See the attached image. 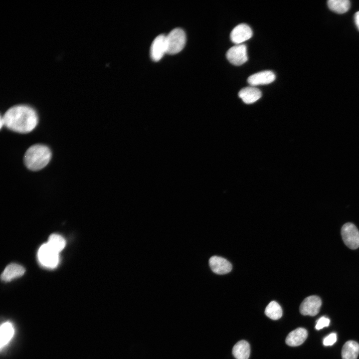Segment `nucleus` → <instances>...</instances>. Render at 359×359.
Wrapping results in <instances>:
<instances>
[{
    "mask_svg": "<svg viewBox=\"0 0 359 359\" xmlns=\"http://www.w3.org/2000/svg\"><path fill=\"white\" fill-rule=\"evenodd\" d=\"M51 158V152L48 147L36 144L27 150L24 156V163L28 169L36 171L44 168Z\"/></svg>",
    "mask_w": 359,
    "mask_h": 359,
    "instance_id": "nucleus-2",
    "label": "nucleus"
},
{
    "mask_svg": "<svg viewBox=\"0 0 359 359\" xmlns=\"http://www.w3.org/2000/svg\"><path fill=\"white\" fill-rule=\"evenodd\" d=\"M3 125L9 130L19 133H27L36 126L38 118L35 110L24 104L14 105L9 108L0 117Z\"/></svg>",
    "mask_w": 359,
    "mask_h": 359,
    "instance_id": "nucleus-1",
    "label": "nucleus"
},
{
    "mask_svg": "<svg viewBox=\"0 0 359 359\" xmlns=\"http://www.w3.org/2000/svg\"><path fill=\"white\" fill-rule=\"evenodd\" d=\"M307 337V331L304 328H298L291 331L287 335L285 342L289 346H299L305 342Z\"/></svg>",
    "mask_w": 359,
    "mask_h": 359,
    "instance_id": "nucleus-12",
    "label": "nucleus"
},
{
    "mask_svg": "<svg viewBox=\"0 0 359 359\" xmlns=\"http://www.w3.org/2000/svg\"><path fill=\"white\" fill-rule=\"evenodd\" d=\"M14 330L12 325L9 322L2 324L0 327V347L4 346L11 339Z\"/></svg>",
    "mask_w": 359,
    "mask_h": 359,
    "instance_id": "nucleus-19",
    "label": "nucleus"
},
{
    "mask_svg": "<svg viewBox=\"0 0 359 359\" xmlns=\"http://www.w3.org/2000/svg\"><path fill=\"white\" fill-rule=\"evenodd\" d=\"M232 353L236 359H248L250 353V345L245 340L239 341L233 346Z\"/></svg>",
    "mask_w": 359,
    "mask_h": 359,
    "instance_id": "nucleus-15",
    "label": "nucleus"
},
{
    "mask_svg": "<svg viewBox=\"0 0 359 359\" xmlns=\"http://www.w3.org/2000/svg\"><path fill=\"white\" fill-rule=\"evenodd\" d=\"M186 42V35L180 28L172 30L166 35L167 53L175 54L180 52Z\"/></svg>",
    "mask_w": 359,
    "mask_h": 359,
    "instance_id": "nucleus-3",
    "label": "nucleus"
},
{
    "mask_svg": "<svg viewBox=\"0 0 359 359\" xmlns=\"http://www.w3.org/2000/svg\"><path fill=\"white\" fill-rule=\"evenodd\" d=\"M167 53L166 35L160 34L153 40L150 48V56L152 60L157 62Z\"/></svg>",
    "mask_w": 359,
    "mask_h": 359,
    "instance_id": "nucleus-8",
    "label": "nucleus"
},
{
    "mask_svg": "<svg viewBox=\"0 0 359 359\" xmlns=\"http://www.w3.org/2000/svg\"><path fill=\"white\" fill-rule=\"evenodd\" d=\"M38 258L43 266L54 268L59 262V253L52 248L47 243H44L38 250Z\"/></svg>",
    "mask_w": 359,
    "mask_h": 359,
    "instance_id": "nucleus-5",
    "label": "nucleus"
},
{
    "mask_svg": "<svg viewBox=\"0 0 359 359\" xmlns=\"http://www.w3.org/2000/svg\"><path fill=\"white\" fill-rule=\"evenodd\" d=\"M227 60L232 64L239 66L248 60L247 47L245 44H237L230 48L226 52Z\"/></svg>",
    "mask_w": 359,
    "mask_h": 359,
    "instance_id": "nucleus-6",
    "label": "nucleus"
},
{
    "mask_svg": "<svg viewBox=\"0 0 359 359\" xmlns=\"http://www.w3.org/2000/svg\"><path fill=\"white\" fill-rule=\"evenodd\" d=\"M328 5L332 11L342 14L348 11L351 3L348 0H330L328 1Z\"/></svg>",
    "mask_w": 359,
    "mask_h": 359,
    "instance_id": "nucleus-17",
    "label": "nucleus"
},
{
    "mask_svg": "<svg viewBox=\"0 0 359 359\" xmlns=\"http://www.w3.org/2000/svg\"><path fill=\"white\" fill-rule=\"evenodd\" d=\"M211 270L217 274H225L231 271L232 265L227 260L221 257L213 256L209 259Z\"/></svg>",
    "mask_w": 359,
    "mask_h": 359,
    "instance_id": "nucleus-10",
    "label": "nucleus"
},
{
    "mask_svg": "<svg viewBox=\"0 0 359 359\" xmlns=\"http://www.w3.org/2000/svg\"><path fill=\"white\" fill-rule=\"evenodd\" d=\"M341 234L345 245L352 250L359 247V230L351 222L345 223L341 228Z\"/></svg>",
    "mask_w": 359,
    "mask_h": 359,
    "instance_id": "nucleus-4",
    "label": "nucleus"
},
{
    "mask_svg": "<svg viewBox=\"0 0 359 359\" xmlns=\"http://www.w3.org/2000/svg\"><path fill=\"white\" fill-rule=\"evenodd\" d=\"M355 21L356 24L359 30V11H357L355 14Z\"/></svg>",
    "mask_w": 359,
    "mask_h": 359,
    "instance_id": "nucleus-23",
    "label": "nucleus"
},
{
    "mask_svg": "<svg viewBox=\"0 0 359 359\" xmlns=\"http://www.w3.org/2000/svg\"><path fill=\"white\" fill-rule=\"evenodd\" d=\"M321 305L322 300L319 296H309L305 298L300 304V313L305 316H314L319 313Z\"/></svg>",
    "mask_w": 359,
    "mask_h": 359,
    "instance_id": "nucleus-7",
    "label": "nucleus"
},
{
    "mask_svg": "<svg viewBox=\"0 0 359 359\" xmlns=\"http://www.w3.org/2000/svg\"><path fill=\"white\" fill-rule=\"evenodd\" d=\"M238 96L245 103L251 104L259 99L262 93L259 89L250 86L242 89L239 92Z\"/></svg>",
    "mask_w": 359,
    "mask_h": 359,
    "instance_id": "nucleus-14",
    "label": "nucleus"
},
{
    "mask_svg": "<svg viewBox=\"0 0 359 359\" xmlns=\"http://www.w3.org/2000/svg\"><path fill=\"white\" fill-rule=\"evenodd\" d=\"M275 78V75L272 71L265 70L250 75L247 79V82L251 86H255L268 84L273 82Z\"/></svg>",
    "mask_w": 359,
    "mask_h": 359,
    "instance_id": "nucleus-11",
    "label": "nucleus"
},
{
    "mask_svg": "<svg viewBox=\"0 0 359 359\" xmlns=\"http://www.w3.org/2000/svg\"><path fill=\"white\" fill-rule=\"evenodd\" d=\"M337 341V335L332 333L324 338L323 345L325 346H332Z\"/></svg>",
    "mask_w": 359,
    "mask_h": 359,
    "instance_id": "nucleus-22",
    "label": "nucleus"
},
{
    "mask_svg": "<svg viewBox=\"0 0 359 359\" xmlns=\"http://www.w3.org/2000/svg\"><path fill=\"white\" fill-rule=\"evenodd\" d=\"M330 319L325 317H321L317 322L315 329L317 330H321L324 327H328L330 324Z\"/></svg>",
    "mask_w": 359,
    "mask_h": 359,
    "instance_id": "nucleus-21",
    "label": "nucleus"
},
{
    "mask_svg": "<svg viewBox=\"0 0 359 359\" xmlns=\"http://www.w3.org/2000/svg\"><path fill=\"white\" fill-rule=\"evenodd\" d=\"M265 314L270 319L277 320L281 318L283 312L280 305L277 302L272 301L266 307Z\"/></svg>",
    "mask_w": 359,
    "mask_h": 359,
    "instance_id": "nucleus-18",
    "label": "nucleus"
},
{
    "mask_svg": "<svg viewBox=\"0 0 359 359\" xmlns=\"http://www.w3.org/2000/svg\"><path fill=\"white\" fill-rule=\"evenodd\" d=\"M359 354V344L354 341H349L342 350V359H357Z\"/></svg>",
    "mask_w": 359,
    "mask_h": 359,
    "instance_id": "nucleus-16",
    "label": "nucleus"
},
{
    "mask_svg": "<svg viewBox=\"0 0 359 359\" xmlns=\"http://www.w3.org/2000/svg\"><path fill=\"white\" fill-rule=\"evenodd\" d=\"M252 34V30L249 26L241 23L232 29L230 33V39L234 43L239 44L250 39Z\"/></svg>",
    "mask_w": 359,
    "mask_h": 359,
    "instance_id": "nucleus-9",
    "label": "nucleus"
},
{
    "mask_svg": "<svg viewBox=\"0 0 359 359\" xmlns=\"http://www.w3.org/2000/svg\"><path fill=\"white\" fill-rule=\"evenodd\" d=\"M24 272L25 269L23 267L18 264L11 263L8 265L2 272L1 279L4 282H9L22 276Z\"/></svg>",
    "mask_w": 359,
    "mask_h": 359,
    "instance_id": "nucleus-13",
    "label": "nucleus"
},
{
    "mask_svg": "<svg viewBox=\"0 0 359 359\" xmlns=\"http://www.w3.org/2000/svg\"><path fill=\"white\" fill-rule=\"evenodd\" d=\"M47 243L52 248L59 253L63 249L66 244L64 238L57 234L50 235Z\"/></svg>",
    "mask_w": 359,
    "mask_h": 359,
    "instance_id": "nucleus-20",
    "label": "nucleus"
}]
</instances>
